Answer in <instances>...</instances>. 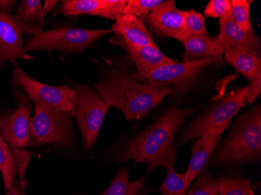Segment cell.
Returning a JSON list of instances; mask_svg holds the SVG:
<instances>
[{"mask_svg": "<svg viewBox=\"0 0 261 195\" xmlns=\"http://www.w3.org/2000/svg\"><path fill=\"white\" fill-rule=\"evenodd\" d=\"M224 59L239 73L252 80L261 73V58L236 48H224Z\"/></svg>", "mask_w": 261, "mask_h": 195, "instance_id": "20", "label": "cell"}, {"mask_svg": "<svg viewBox=\"0 0 261 195\" xmlns=\"http://www.w3.org/2000/svg\"><path fill=\"white\" fill-rule=\"evenodd\" d=\"M95 89L110 107L121 111L127 121L144 118L171 94V88L152 87L142 81L136 70L108 61Z\"/></svg>", "mask_w": 261, "mask_h": 195, "instance_id": "1", "label": "cell"}, {"mask_svg": "<svg viewBox=\"0 0 261 195\" xmlns=\"http://www.w3.org/2000/svg\"><path fill=\"white\" fill-rule=\"evenodd\" d=\"M0 145H7V142H6L4 140V138H3L2 135H1V133H0Z\"/></svg>", "mask_w": 261, "mask_h": 195, "instance_id": "35", "label": "cell"}, {"mask_svg": "<svg viewBox=\"0 0 261 195\" xmlns=\"http://www.w3.org/2000/svg\"><path fill=\"white\" fill-rule=\"evenodd\" d=\"M248 87L234 89L182 129L179 145L198 138L206 132L228 127L230 122L245 106Z\"/></svg>", "mask_w": 261, "mask_h": 195, "instance_id": "6", "label": "cell"}, {"mask_svg": "<svg viewBox=\"0 0 261 195\" xmlns=\"http://www.w3.org/2000/svg\"><path fill=\"white\" fill-rule=\"evenodd\" d=\"M191 184L186 173L177 174L174 167H171L168 169L167 177L159 191L162 195H186Z\"/></svg>", "mask_w": 261, "mask_h": 195, "instance_id": "22", "label": "cell"}, {"mask_svg": "<svg viewBox=\"0 0 261 195\" xmlns=\"http://www.w3.org/2000/svg\"><path fill=\"white\" fill-rule=\"evenodd\" d=\"M218 180V195H254L250 182L240 176H224Z\"/></svg>", "mask_w": 261, "mask_h": 195, "instance_id": "23", "label": "cell"}, {"mask_svg": "<svg viewBox=\"0 0 261 195\" xmlns=\"http://www.w3.org/2000/svg\"><path fill=\"white\" fill-rule=\"evenodd\" d=\"M0 171L4 180L6 192L8 191L14 184L17 174V167L12 153L11 147L0 145Z\"/></svg>", "mask_w": 261, "mask_h": 195, "instance_id": "24", "label": "cell"}, {"mask_svg": "<svg viewBox=\"0 0 261 195\" xmlns=\"http://www.w3.org/2000/svg\"><path fill=\"white\" fill-rule=\"evenodd\" d=\"M162 3V0H127L123 14L142 19Z\"/></svg>", "mask_w": 261, "mask_h": 195, "instance_id": "27", "label": "cell"}, {"mask_svg": "<svg viewBox=\"0 0 261 195\" xmlns=\"http://www.w3.org/2000/svg\"><path fill=\"white\" fill-rule=\"evenodd\" d=\"M117 45H121L127 52L129 59L136 67V73L144 74L152 71L163 66L174 64L177 60L168 57L158 48V45H148L143 47H130L123 43L117 39Z\"/></svg>", "mask_w": 261, "mask_h": 195, "instance_id": "17", "label": "cell"}, {"mask_svg": "<svg viewBox=\"0 0 261 195\" xmlns=\"http://www.w3.org/2000/svg\"><path fill=\"white\" fill-rule=\"evenodd\" d=\"M74 85L77 104L72 113L73 117L79 124L83 147L89 150L95 146L104 119L111 107L96 89L82 83Z\"/></svg>", "mask_w": 261, "mask_h": 195, "instance_id": "8", "label": "cell"}, {"mask_svg": "<svg viewBox=\"0 0 261 195\" xmlns=\"http://www.w3.org/2000/svg\"><path fill=\"white\" fill-rule=\"evenodd\" d=\"M58 3L59 1H56V0H45L44 6L42 7L44 17H45V16L49 14V12L54 10L58 5Z\"/></svg>", "mask_w": 261, "mask_h": 195, "instance_id": "34", "label": "cell"}, {"mask_svg": "<svg viewBox=\"0 0 261 195\" xmlns=\"http://www.w3.org/2000/svg\"><path fill=\"white\" fill-rule=\"evenodd\" d=\"M261 156L260 104L246 111L225 140L218 146L212 160L219 166H234L259 160Z\"/></svg>", "mask_w": 261, "mask_h": 195, "instance_id": "3", "label": "cell"}, {"mask_svg": "<svg viewBox=\"0 0 261 195\" xmlns=\"http://www.w3.org/2000/svg\"><path fill=\"white\" fill-rule=\"evenodd\" d=\"M14 17L23 34L32 36L44 32L45 17L41 0H23Z\"/></svg>", "mask_w": 261, "mask_h": 195, "instance_id": "19", "label": "cell"}, {"mask_svg": "<svg viewBox=\"0 0 261 195\" xmlns=\"http://www.w3.org/2000/svg\"><path fill=\"white\" fill-rule=\"evenodd\" d=\"M72 113L65 112L44 102L35 104L31 118L30 147L44 145L67 146L72 141Z\"/></svg>", "mask_w": 261, "mask_h": 195, "instance_id": "5", "label": "cell"}, {"mask_svg": "<svg viewBox=\"0 0 261 195\" xmlns=\"http://www.w3.org/2000/svg\"><path fill=\"white\" fill-rule=\"evenodd\" d=\"M247 87L246 102L250 104H253L261 92V73L253 80H250V83L248 85Z\"/></svg>", "mask_w": 261, "mask_h": 195, "instance_id": "31", "label": "cell"}, {"mask_svg": "<svg viewBox=\"0 0 261 195\" xmlns=\"http://www.w3.org/2000/svg\"><path fill=\"white\" fill-rule=\"evenodd\" d=\"M153 33L182 42L189 36L183 10L177 9L174 0L163 1L150 14L142 18Z\"/></svg>", "mask_w": 261, "mask_h": 195, "instance_id": "11", "label": "cell"}, {"mask_svg": "<svg viewBox=\"0 0 261 195\" xmlns=\"http://www.w3.org/2000/svg\"><path fill=\"white\" fill-rule=\"evenodd\" d=\"M112 32L111 29H87L64 27L29 36L25 40L27 52H45L81 54L93 46L99 39Z\"/></svg>", "mask_w": 261, "mask_h": 195, "instance_id": "4", "label": "cell"}, {"mask_svg": "<svg viewBox=\"0 0 261 195\" xmlns=\"http://www.w3.org/2000/svg\"><path fill=\"white\" fill-rule=\"evenodd\" d=\"M27 180H20L17 177L14 180V184L11 188L7 191L6 195H27L26 189H27Z\"/></svg>", "mask_w": 261, "mask_h": 195, "instance_id": "32", "label": "cell"}, {"mask_svg": "<svg viewBox=\"0 0 261 195\" xmlns=\"http://www.w3.org/2000/svg\"><path fill=\"white\" fill-rule=\"evenodd\" d=\"M185 24L189 36H210L203 15L196 10H185Z\"/></svg>", "mask_w": 261, "mask_h": 195, "instance_id": "26", "label": "cell"}, {"mask_svg": "<svg viewBox=\"0 0 261 195\" xmlns=\"http://www.w3.org/2000/svg\"><path fill=\"white\" fill-rule=\"evenodd\" d=\"M11 150L15 160L18 178L20 180H25L28 165L35 155V153L26 151L24 149H15L11 147Z\"/></svg>", "mask_w": 261, "mask_h": 195, "instance_id": "29", "label": "cell"}, {"mask_svg": "<svg viewBox=\"0 0 261 195\" xmlns=\"http://www.w3.org/2000/svg\"><path fill=\"white\" fill-rule=\"evenodd\" d=\"M127 0H65L60 13L64 16L92 15L115 20L123 14Z\"/></svg>", "mask_w": 261, "mask_h": 195, "instance_id": "14", "label": "cell"}, {"mask_svg": "<svg viewBox=\"0 0 261 195\" xmlns=\"http://www.w3.org/2000/svg\"><path fill=\"white\" fill-rule=\"evenodd\" d=\"M250 0H231V14L233 20L244 32H249L253 27L250 19Z\"/></svg>", "mask_w": 261, "mask_h": 195, "instance_id": "25", "label": "cell"}, {"mask_svg": "<svg viewBox=\"0 0 261 195\" xmlns=\"http://www.w3.org/2000/svg\"><path fill=\"white\" fill-rule=\"evenodd\" d=\"M17 107L0 115V133L10 147L24 149L30 142L32 101L20 91H16Z\"/></svg>", "mask_w": 261, "mask_h": 195, "instance_id": "10", "label": "cell"}, {"mask_svg": "<svg viewBox=\"0 0 261 195\" xmlns=\"http://www.w3.org/2000/svg\"><path fill=\"white\" fill-rule=\"evenodd\" d=\"M215 64L218 63L214 60L177 61L144 74H136L142 81L152 87H170L171 95L183 97L193 89L203 70Z\"/></svg>", "mask_w": 261, "mask_h": 195, "instance_id": "7", "label": "cell"}, {"mask_svg": "<svg viewBox=\"0 0 261 195\" xmlns=\"http://www.w3.org/2000/svg\"><path fill=\"white\" fill-rule=\"evenodd\" d=\"M181 43L185 47L183 61H199L214 60L218 64H223L224 48L218 40V35L188 36Z\"/></svg>", "mask_w": 261, "mask_h": 195, "instance_id": "18", "label": "cell"}, {"mask_svg": "<svg viewBox=\"0 0 261 195\" xmlns=\"http://www.w3.org/2000/svg\"><path fill=\"white\" fill-rule=\"evenodd\" d=\"M227 127H219L206 132L199 137V140L196 141L193 145L191 159L189 161V166L186 172L192 184L195 179L203 173L213 153L221 142L222 133Z\"/></svg>", "mask_w": 261, "mask_h": 195, "instance_id": "15", "label": "cell"}, {"mask_svg": "<svg viewBox=\"0 0 261 195\" xmlns=\"http://www.w3.org/2000/svg\"><path fill=\"white\" fill-rule=\"evenodd\" d=\"M12 81L35 103L44 102L65 112H74L77 95L74 89L68 85L54 86L38 81L18 65H16L12 72Z\"/></svg>", "mask_w": 261, "mask_h": 195, "instance_id": "9", "label": "cell"}, {"mask_svg": "<svg viewBox=\"0 0 261 195\" xmlns=\"http://www.w3.org/2000/svg\"><path fill=\"white\" fill-rule=\"evenodd\" d=\"M17 4V1L13 0H0V12L9 13L15 8Z\"/></svg>", "mask_w": 261, "mask_h": 195, "instance_id": "33", "label": "cell"}, {"mask_svg": "<svg viewBox=\"0 0 261 195\" xmlns=\"http://www.w3.org/2000/svg\"><path fill=\"white\" fill-rule=\"evenodd\" d=\"M114 21L111 31L125 45L136 48L156 45L142 18L123 14Z\"/></svg>", "mask_w": 261, "mask_h": 195, "instance_id": "16", "label": "cell"}, {"mask_svg": "<svg viewBox=\"0 0 261 195\" xmlns=\"http://www.w3.org/2000/svg\"><path fill=\"white\" fill-rule=\"evenodd\" d=\"M23 35L14 15L0 12V68L7 62L33 60L26 50Z\"/></svg>", "mask_w": 261, "mask_h": 195, "instance_id": "12", "label": "cell"}, {"mask_svg": "<svg viewBox=\"0 0 261 195\" xmlns=\"http://www.w3.org/2000/svg\"><path fill=\"white\" fill-rule=\"evenodd\" d=\"M218 180L211 175L200 176L186 195H218Z\"/></svg>", "mask_w": 261, "mask_h": 195, "instance_id": "28", "label": "cell"}, {"mask_svg": "<svg viewBox=\"0 0 261 195\" xmlns=\"http://www.w3.org/2000/svg\"><path fill=\"white\" fill-rule=\"evenodd\" d=\"M219 19L218 38L224 50L227 48H236L261 58L260 39L253 29L244 32L233 20L231 11Z\"/></svg>", "mask_w": 261, "mask_h": 195, "instance_id": "13", "label": "cell"}, {"mask_svg": "<svg viewBox=\"0 0 261 195\" xmlns=\"http://www.w3.org/2000/svg\"><path fill=\"white\" fill-rule=\"evenodd\" d=\"M231 11L229 0H211L205 7L204 15L207 17L221 18Z\"/></svg>", "mask_w": 261, "mask_h": 195, "instance_id": "30", "label": "cell"}, {"mask_svg": "<svg viewBox=\"0 0 261 195\" xmlns=\"http://www.w3.org/2000/svg\"><path fill=\"white\" fill-rule=\"evenodd\" d=\"M196 108H168L158 120L129 141L121 151L119 162L134 160L147 165V172L154 169L174 167L177 149L174 136Z\"/></svg>", "mask_w": 261, "mask_h": 195, "instance_id": "2", "label": "cell"}, {"mask_svg": "<svg viewBox=\"0 0 261 195\" xmlns=\"http://www.w3.org/2000/svg\"><path fill=\"white\" fill-rule=\"evenodd\" d=\"M145 185V178L134 182L129 180V172L122 167L102 195H141Z\"/></svg>", "mask_w": 261, "mask_h": 195, "instance_id": "21", "label": "cell"}]
</instances>
